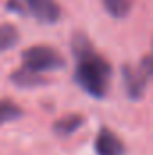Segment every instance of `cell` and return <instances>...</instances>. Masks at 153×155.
<instances>
[{
    "instance_id": "cell-1",
    "label": "cell",
    "mask_w": 153,
    "mask_h": 155,
    "mask_svg": "<svg viewBox=\"0 0 153 155\" xmlns=\"http://www.w3.org/2000/svg\"><path fill=\"white\" fill-rule=\"evenodd\" d=\"M76 52V81L77 85L92 97H105L112 79L110 63L97 54L88 40L77 36L72 43Z\"/></svg>"
},
{
    "instance_id": "cell-2",
    "label": "cell",
    "mask_w": 153,
    "mask_h": 155,
    "mask_svg": "<svg viewBox=\"0 0 153 155\" xmlns=\"http://www.w3.org/2000/svg\"><path fill=\"white\" fill-rule=\"evenodd\" d=\"M22 61H24V69H27L34 74L47 72V71H58V69L65 67L63 56L49 45H34V47L24 51Z\"/></svg>"
},
{
    "instance_id": "cell-3",
    "label": "cell",
    "mask_w": 153,
    "mask_h": 155,
    "mask_svg": "<svg viewBox=\"0 0 153 155\" xmlns=\"http://www.w3.org/2000/svg\"><path fill=\"white\" fill-rule=\"evenodd\" d=\"M153 76V60L151 56L142 60L141 67L139 69H132V67H124L122 69V81H124V88L128 92V96L132 99H137L142 96L144 92V87H146V81L148 78Z\"/></svg>"
},
{
    "instance_id": "cell-4",
    "label": "cell",
    "mask_w": 153,
    "mask_h": 155,
    "mask_svg": "<svg viewBox=\"0 0 153 155\" xmlns=\"http://www.w3.org/2000/svg\"><path fill=\"white\" fill-rule=\"evenodd\" d=\"M96 153L97 155H124V144L122 141L117 137V134H114L108 128H101L97 137H96Z\"/></svg>"
},
{
    "instance_id": "cell-5",
    "label": "cell",
    "mask_w": 153,
    "mask_h": 155,
    "mask_svg": "<svg viewBox=\"0 0 153 155\" xmlns=\"http://www.w3.org/2000/svg\"><path fill=\"white\" fill-rule=\"evenodd\" d=\"M27 9L43 24H54L60 18V5L56 0H25Z\"/></svg>"
},
{
    "instance_id": "cell-6",
    "label": "cell",
    "mask_w": 153,
    "mask_h": 155,
    "mask_svg": "<svg viewBox=\"0 0 153 155\" xmlns=\"http://www.w3.org/2000/svg\"><path fill=\"white\" fill-rule=\"evenodd\" d=\"M81 124H83V117L79 114H70L54 123V132L61 137H67V135H72Z\"/></svg>"
},
{
    "instance_id": "cell-7",
    "label": "cell",
    "mask_w": 153,
    "mask_h": 155,
    "mask_svg": "<svg viewBox=\"0 0 153 155\" xmlns=\"http://www.w3.org/2000/svg\"><path fill=\"white\" fill-rule=\"evenodd\" d=\"M11 81L20 85V87H36L43 79L40 78V74H34V72H31V71L22 67V69H18L16 72L11 74Z\"/></svg>"
},
{
    "instance_id": "cell-8",
    "label": "cell",
    "mask_w": 153,
    "mask_h": 155,
    "mask_svg": "<svg viewBox=\"0 0 153 155\" xmlns=\"http://www.w3.org/2000/svg\"><path fill=\"white\" fill-rule=\"evenodd\" d=\"M103 5H105L106 13L112 15L114 18H124L132 9L130 0H103Z\"/></svg>"
},
{
    "instance_id": "cell-9",
    "label": "cell",
    "mask_w": 153,
    "mask_h": 155,
    "mask_svg": "<svg viewBox=\"0 0 153 155\" xmlns=\"http://www.w3.org/2000/svg\"><path fill=\"white\" fill-rule=\"evenodd\" d=\"M20 116H22V108L16 103H13L9 99H0V124L15 121Z\"/></svg>"
},
{
    "instance_id": "cell-10",
    "label": "cell",
    "mask_w": 153,
    "mask_h": 155,
    "mask_svg": "<svg viewBox=\"0 0 153 155\" xmlns=\"http://www.w3.org/2000/svg\"><path fill=\"white\" fill-rule=\"evenodd\" d=\"M18 41V31L16 27L9 24H0V51L11 49Z\"/></svg>"
},
{
    "instance_id": "cell-11",
    "label": "cell",
    "mask_w": 153,
    "mask_h": 155,
    "mask_svg": "<svg viewBox=\"0 0 153 155\" xmlns=\"http://www.w3.org/2000/svg\"><path fill=\"white\" fill-rule=\"evenodd\" d=\"M151 60H153V56H151Z\"/></svg>"
}]
</instances>
